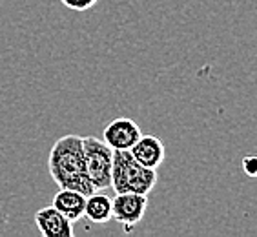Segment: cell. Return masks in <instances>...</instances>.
I'll return each mask as SVG.
<instances>
[{"label":"cell","mask_w":257,"mask_h":237,"mask_svg":"<svg viewBox=\"0 0 257 237\" xmlns=\"http://www.w3.org/2000/svg\"><path fill=\"white\" fill-rule=\"evenodd\" d=\"M35 224L44 237H73V222L55 206L40 208L35 213Z\"/></svg>","instance_id":"6"},{"label":"cell","mask_w":257,"mask_h":237,"mask_svg":"<svg viewBox=\"0 0 257 237\" xmlns=\"http://www.w3.org/2000/svg\"><path fill=\"white\" fill-rule=\"evenodd\" d=\"M84 215L88 221L104 224L111 219V199L106 193H100V190H95L89 195H86Z\"/></svg>","instance_id":"9"},{"label":"cell","mask_w":257,"mask_h":237,"mask_svg":"<svg viewBox=\"0 0 257 237\" xmlns=\"http://www.w3.org/2000/svg\"><path fill=\"white\" fill-rule=\"evenodd\" d=\"M48 168L53 183L59 188L79 190L84 195L95 192L86 170L84 148L80 135H64L51 146Z\"/></svg>","instance_id":"1"},{"label":"cell","mask_w":257,"mask_h":237,"mask_svg":"<svg viewBox=\"0 0 257 237\" xmlns=\"http://www.w3.org/2000/svg\"><path fill=\"white\" fill-rule=\"evenodd\" d=\"M157 184V170L137 163L130 150H113L111 188L115 193H144L148 195Z\"/></svg>","instance_id":"2"},{"label":"cell","mask_w":257,"mask_h":237,"mask_svg":"<svg viewBox=\"0 0 257 237\" xmlns=\"http://www.w3.org/2000/svg\"><path fill=\"white\" fill-rule=\"evenodd\" d=\"M86 170L95 190H106L111 186V168H113V150L97 137H82Z\"/></svg>","instance_id":"3"},{"label":"cell","mask_w":257,"mask_h":237,"mask_svg":"<svg viewBox=\"0 0 257 237\" xmlns=\"http://www.w3.org/2000/svg\"><path fill=\"white\" fill-rule=\"evenodd\" d=\"M146 208H148V195L132 192L117 193L115 199H111V219L120 222L126 228V232H130L135 224L143 221Z\"/></svg>","instance_id":"4"},{"label":"cell","mask_w":257,"mask_h":237,"mask_svg":"<svg viewBox=\"0 0 257 237\" xmlns=\"http://www.w3.org/2000/svg\"><path fill=\"white\" fill-rule=\"evenodd\" d=\"M55 206L64 217H68L71 222H77L80 217H84V206H86V195L79 190L71 188H60L59 193H55L53 203Z\"/></svg>","instance_id":"8"},{"label":"cell","mask_w":257,"mask_h":237,"mask_svg":"<svg viewBox=\"0 0 257 237\" xmlns=\"http://www.w3.org/2000/svg\"><path fill=\"white\" fill-rule=\"evenodd\" d=\"M104 143L111 150H130L137 143V139L143 135L139 124L128 117L113 118L111 123L104 128Z\"/></svg>","instance_id":"5"},{"label":"cell","mask_w":257,"mask_h":237,"mask_svg":"<svg viewBox=\"0 0 257 237\" xmlns=\"http://www.w3.org/2000/svg\"><path fill=\"white\" fill-rule=\"evenodd\" d=\"M242 170L248 177H257V157L255 155H248L242 159Z\"/></svg>","instance_id":"11"},{"label":"cell","mask_w":257,"mask_h":237,"mask_svg":"<svg viewBox=\"0 0 257 237\" xmlns=\"http://www.w3.org/2000/svg\"><path fill=\"white\" fill-rule=\"evenodd\" d=\"M62 4L68 8V10H73V11H86V10H91L99 0H60Z\"/></svg>","instance_id":"10"},{"label":"cell","mask_w":257,"mask_h":237,"mask_svg":"<svg viewBox=\"0 0 257 237\" xmlns=\"http://www.w3.org/2000/svg\"><path fill=\"white\" fill-rule=\"evenodd\" d=\"M130 153L134 155L137 163H141L146 168L157 170L163 164L164 157H166V150L161 139L155 135H141L137 139V143L130 148Z\"/></svg>","instance_id":"7"}]
</instances>
